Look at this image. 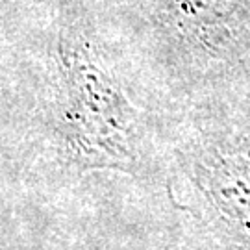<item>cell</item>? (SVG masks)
I'll return each instance as SVG.
<instances>
[{"instance_id": "cell-1", "label": "cell", "mask_w": 250, "mask_h": 250, "mask_svg": "<svg viewBox=\"0 0 250 250\" xmlns=\"http://www.w3.org/2000/svg\"><path fill=\"white\" fill-rule=\"evenodd\" d=\"M52 132L69 161L83 167H130L137 154V117L100 62L97 46L62 0L54 37Z\"/></svg>"}, {"instance_id": "cell-2", "label": "cell", "mask_w": 250, "mask_h": 250, "mask_svg": "<svg viewBox=\"0 0 250 250\" xmlns=\"http://www.w3.org/2000/svg\"><path fill=\"white\" fill-rule=\"evenodd\" d=\"M6 2H8V0H0V9L6 6Z\"/></svg>"}]
</instances>
